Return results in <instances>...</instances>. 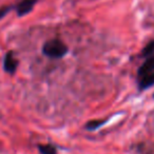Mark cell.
<instances>
[{
  "label": "cell",
  "instance_id": "cell-4",
  "mask_svg": "<svg viewBox=\"0 0 154 154\" xmlns=\"http://www.w3.org/2000/svg\"><path fill=\"white\" fill-rule=\"evenodd\" d=\"M154 72V56H150L145 62L140 66L138 70V77H143L149 73Z\"/></svg>",
  "mask_w": 154,
  "mask_h": 154
},
{
  "label": "cell",
  "instance_id": "cell-3",
  "mask_svg": "<svg viewBox=\"0 0 154 154\" xmlns=\"http://www.w3.org/2000/svg\"><path fill=\"white\" fill-rule=\"evenodd\" d=\"M35 3H36V0H22L16 8L18 16H23L30 13Z\"/></svg>",
  "mask_w": 154,
  "mask_h": 154
},
{
  "label": "cell",
  "instance_id": "cell-8",
  "mask_svg": "<svg viewBox=\"0 0 154 154\" xmlns=\"http://www.w3.org/2000/svg\"><path fill=\"white\" fill-rule=\"evenodd\" d=\"M103 122H105L103 120H91L86 125V128L88 130H95V129L99 128V126H101Z\"/></svg>",
  "mask_w": 154,
  "mask_h": 154
},
{
  "label": "cell",
  "instance_id": "cell-7",
  "mask_svg": "<svg viewBox=\"0 0 154 154\" xmlns=\"http://www.w3.org/2000/svg\"><path fill=\"white\" fill-rule=\"evenodd\" d=\"M153 53H154V41H151L143 50V55L145 57H150V56L153 55Z\"/></svg>",
  "mask_w": 154,
  "mask_h": 154
},
{
  "label": "cell",
  "instance_id": "cell-6",
  "mask_svg": "<svg viewBox=\"0 0 154 154\" xmlns=\"http://www.w3.org/2000/svg\"><path fill=\"white\" fill-rule=\"evenodd\" d=\"M39 151L41 154H57V150L52 145H40Z\"/></svg>",
  "mask_w": 154,
  "mask_h": 154
},
{
  "label": "cell",
  "instance_id": "cell-1",
  "mask_svg": "<svg viewBox=\"0 0 154 154\" xmlns=\"http://www.w3.org/2000/svg\"><path fill=\"white\" fill-rule=\"evenodd\" d=\"M42 52L50 58H61L68 53V47L59 39H52L45 43Z\"/></svg>",
  "mask_w": 154,
  "mask_h": 154
},
{
  "label": "cell",
  "instance_id": "cell-5",
  "mask_svg": "<svg viewBox=\"0 0 154 154\" xmlns=\"http://www.w3.org/2000/svg\"><path fill=\"white\" fill-rule=\"evenodd\" d=\"M139 78H140L139 79V88L140 89H147L154 85V72L149 73Z\"/></svg>",
  "mask_w": 154,
  "mask_h": 154
},
{
  "label": "cell",
  "instance_id": "cell-2",
  "mask_svg": "<svg viewBox=\"0 0 154 154\" xmlns=\"http://www.w3.org/2000/svg\"><path fill=\"white\" fill-rule=\"evenodd\" d=\"M17 64H18V62H17V60L15 59V57H14L13 53L9 52V53L5 55V60H3V68H5V70L7 71L8 73H10V74H13L16 71Z\"/></svg>",
  "mask_w": 154,
  "mask_h": 154
}]
</instances>
